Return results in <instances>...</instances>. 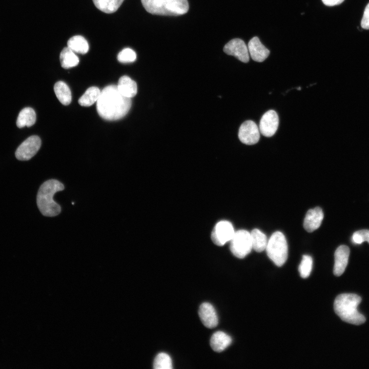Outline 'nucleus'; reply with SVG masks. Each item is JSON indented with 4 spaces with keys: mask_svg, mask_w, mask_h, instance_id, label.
I'll return each instance as SVG.
<instances>
[{
    "mask_svg": "<svg viewBox=\"0 0 369 369\" xmlns=\"http://www.w3.org/2000/svg\"><path fill=\"white\" fill-rule=\"evenodd\" d=\"M131 107V98L121 95L117 86L114 85L105 87L96 101L98 114L101 118L109 121L122 118L128 113Z\"/></svg>",
    "mask_w": 369,
    "mask_h": 369,
    "instance_id": "f257e3e1",
    "label": "nucleus"
},
{
    "mask_svg": "<svg viewBox=\"0 0 369 369\" xmlns=\"http://www.w3.org/2000/svg\"><path fill=\"white\" fill-rule=\"evenodd\" d=\"M64 189V184L54 179L48 180L40 186L37 194L36 203L43 215L53 217L60 213L61 207L54 201L53 197L56 192Z\"/></svg>",
    "mask_w": 369,
    "mask_h": 369,
    "instance_id": "f03ea898",
    "label": "nucleus"
},
{
    "mask_svg": "<svg viewBox=\"0 0 369 369\" xmlns=\"http://www.w3.org/2000/svg\"><path fill=\"white\" fill-rule=\"evenodd\" d=\"M361 301V297L355 294L339 295L334 301V311L343 321L355 325L361 324L365 321V318L357 310Z\"/></svg>",
    "mask_w": 369,
    "mask_h": 369,
    "instance_id": "7ed1b4c3",
    "label": "nucleus"
},
{
    "mask_svg": "<svg viewBox=\"0 0 369 369\" xmlns=\"http://www.w3.org/2000/svg\"><path fill=\"white\" fill-rule=\"evenodd\" d=\"M146 10L152 14L161 15H179L189 10L187 0H141Z\"/></svg>",
    "mask_w": 369,
    "mask_h": 369,
    "instance_id": "20e7f679",
    "label": "nucleus"
},
{
    "mask_svg": "<svg viewBox=\"0 0 369 369\" xmlns=\"http://www.w3.org/2000/svg\"><path fill=\"white\" fill-rule=\"evenodd\" d=\"M265 250L275 264L278 266L283 265L288 254V244L283 234L279 231L274 232L268 240Z\"/></svg>",
    "mask_w": 369,
    "mask_h": 369,
    "instance_id": "39448f33",
    "label": "nucleus"
},
{
    "mask_svg": "<svg viewBox=\"0 0 369 369\" xmlns=\"http://www.w3.org/2000/svg\"><path fill=\"white\" fill-rule=\"evenodd\" d=\"M230 242L232 253L239 258H244L253 249L251 234L244 230L235 232Z\"/></svg>",
    "mask_w": 369,
    "mask_h": 369,
    "instance_id": "423d86ee",
    "label": "nucleus"
},
{
    "mask_svg": "<svg viewBox=\"0 0 369 369\" xmlns=\"http://www.w3.org/2000/svg\"><path fill=\"white\" fill-rule=\"evenodd\" d=\"M235 231L229 221L221 220L215 225L211 233V239L214 244L222 246L232 238Z\"/></svg>",
    "mask_w": 369,
    "mask_h": 369,
    "instance_id": "0eeeda50",
    "label": "nucleus"
},
{
    "mask_svg": "<svg viewBox=\"0 0 369 369\" xmlns=\"http://www.w3.org/2000/svg\"><path fill=\"white\" fill-rule=\"evenodd\" d=\"M41 140L36 135H32L23 141L16 150V158L19 160H28L33 157L39 150Z\"/></svg>",
    "mask_w": 369,
    "mask_h": 369,
    "instance_id": "6e6552de",
    "label": "nucleus"
},
{
    "mask_svg": "<svg viewBox=\"0 0 369 369\" xmlns=\"http://www.w3.org/2000/svg\"><path fill=\"white\" fill-rule=\"evenodd\" d=\"M238 137L241 142L248 145L256 144L260 138V131L257 125L252 120L243 122L239 129Z\"/></svg>",
    "mask_w": 369,
    "mask_h": 369,
    "instance_id": "1a4fd4ad",
    "label": "nucleus"
},
{
    "mask_svg": "<svg viewBox=\"0 0 369 369\" xmlns=\"http://www.w3.org/2000/svg\"><path fill=\"white\" fill-rule=\"evenodd\" d=\"M223 51L228 55L235 56L243 63H248L249 60L248 46L241 39L234 38L229 41L224 46Z\"/></svg>",
    "mask_w": 369,
    "mask_h": 369,
    "instance_id": "9d476101",
    "label": "nucleus"
},
{
    "mask_svg": "<svg viewBox=\"0 0 369 369\" xmlns=\"http://www.w3.org/2000/svg\"><path fill=\"white\" fill-rule=\"evenodd\" d=\"M279 125V117L274 110L265 112L262 116L259 124V131L265 137H271L275 134Z\"/></svg>",
    "mask_w": 369,
    "mask_h": 369,
    "instance_id": "9b49d317",
    "label": "nucleus"
},
{
    "mask_svg": "<svg viewBox=\"0 0 369 369\" xmlns=\"http://www.w3.org/2000/svg\"><path fill=\"white\" fill-rule=\"evenodd\" d=\"M198 314L203 324L212 329L218 324V317L214 308L209 303L204 302L199 307Z\"/></svg>",
    "mask_w": 369,
    "mask_h": 369,
    "instance_id": "f8f14e48",
    "label": "nucleus"
},
{
    "mask_svg": "<svg viewBox=\"0 0 369 369\" xmlns=\"http://www.w3.org/2000/svg\"><path fill=\"white\" fill-rule=\"evenodd\" d=\"M350 255V249L345 245L339 246L334 254L335 263L333 272L335 276L341 275L347 265Z\"/></svg>",
    "mask_w": 369,
    "mask_h": 369,
    "instance_id": "ddd939ff",
    "label": "nucleus"
},
{
    "mask_svg": "<svg viewBox=\"0 0 369 369\" xmlns=\"http://www.w3.org/2000/svg\"><path fill=\"white\" fill-rule=\"evenodd\" d=\"M249 55L255 61L262 62L269 55L270 51L261 43L258 37H253L248 45Z\"/></svg>",
    "mask_w": 369,
    "mask_h": 369,
    "instance_id": "4468645a",
    "label": "nucleus"
},
{
    "mask_svg": "<svg viewBox=\"0 0 369 369\" xmlns=\"http://www.w3.org/2000/svg\"><path fill=\"white\" fill-rule=\"evenodd\" d=\"M323 219V213L320 207L309 210L305 216L303 227L308 232H312L321 225Z\"/></svg>",
    "mask_w": 369,
    "mask_h": 369,
    "instance_id": "2eb2a0df",
    "label": "nucleus"
},
{
    "mask_svg": "<svg viewBox=\"0 0 369 369\" xmlns=\"http://www.w3.org/2000/svg\"><path fill=\"white\" fill-rule=\"evenodd\" d=\"M117 87L121 94L126 97L131 98L137 94V87L136 82L128 76H121L119 79Z\"/></svg>",
    "mask_w": 369,
    "mask_h": 369,
    "instance_id": "dca6fc26",
    "label": "nucleus"
},
{
    "mask_svg": "<svg viewBox=\"0 0 369 369\" xmlns=\"http://www.w3.org/2000/svg\"><path fill=\"white\" fill-rule=\"evenodd\" d=\"M232 342V339L226 333L218 331L214 333L210 339V345L213 350L221 352L228 347Z\"/></svg>",
    "mask_w": 369,
    "mask_h": 369,
    "instance_id": "f3484780",
    "label": "nucleus"
},
{
    "mask_svg": "<svg viewBox=\"0 0 369 369\" xmlns=\"http://www.w3.org/2000/svg\"><path fill=\"white\" fill-rule=\"evenodd\" d=\"M36 118V113L32 108H25L18 114L16 125L19 128L31 127L35 124Z\"/></svg>",
    "mask_w": 369,
    "mask_h": 369,
    "instance_id": "a211bd4d",
    "label": "nucleus"
},
{
    "mask_svg": "<svg viewBox=\"0 0 369 369\" xmlns=\"http://www.w3.org/2000/svg\"><path fill=\"white\" fill-rule=\"evenodd\" d=\"M55 95L59 101L64 105H68L71 102V91L68 85L62 81L56 82L54 86Z\"/></svg>",
    "mask_w": 369,
    "mask_h": 369,
    "instance_id": "6ab92c4d",
    "label": "nucleus"
},
{
    "mask_svg": "<svg viewBox=\"0 0 369 369\" xmlns=\"http://www.w3.org/2000/svg\"><path fill=\"white\" fill-rule=\"evenodd\" d=\"M67 47L74 53L85 54L89 50L87 41L80 35H75L71 37L67 42Z\"/></svg>",
    "mask_w": 369,
    "mask_h": 369,
    "instance_id": "aec40b11",
    "label": "nucleus"
},
{
    "mask_svg": "<svg viewBox=\"0 0 369 369\" xmlns=\"http://www.w3.org/2000/svg\"><path fill=\"white\" fill-rule=\"evenodd\" d=\"M59 59L61 66L64 69L75 67L79 63L78 57L68 47L63 48L60 52Z\"/></svg>",
    "mask_w": 369,
    "mask_h": 369,
    "instance_id": "412c9836",
    "label": "nucleus"
},
{
    "mask_svg": "<svg viewBox=\"0 0 369 369\" xmlns=\"http://www.w3.org/2000/svg\"><path fill=\"white\" fill-rule=\"evenodd\" d=\"M250 234L253 249L257 252L265 250L268 242L266 235L257 229H253Z\"/></svg>",
    "mask_w": 369,
    "mask_h": 369,
    "instance_id": "4be33fe9",
    "label": "nucleus"
},
{
    "mask_svg": "<svg viewBox=\"0 0 369 369\" xmlns=\"http://www.w3.org/2000/svg\"><path fill=\"white\" fill-rule=\"evenodd\" d=\"M95 7L104 13L116 12L124 0H92Z\"/></svg>",
    "mask_w": 369,
    "mask_h": 369,
    "instance_id": "5701e85b",
    "label": "nucleus"
},
{
    "mask_svg": "<svg viewBox=\"0 0 369 369\" xmlns=\"http://www.w3.org/2000/svg\"><path fill=\"white\" fill-rule=\"evenodd\" d=\"M101 91L97 87L89 88L79 98L78 103L84 107H89L96 102L99 98Z\"/></svg>",
    "mask_w": 369,
    "mask_h": 369,
    "instance_id": "b1692460",
    "label": "nucleus"
},
{
    "mask_svg": "<svg viewBox=\"0 0 369 369\" xmlns=\"http://www.w3.org/2000/svg\"><path fill=\"white\" fill-rule=\"evenodd\" d=\"M153 367L155 369H171L173 368L172 360L167 354H158L154 360Z\"/></svg>",
    "mask_w": 369,
    "mask_h": 369,
    "instance_id": "393cba45",
    "label": "nucleus"
},
{
    "mask_svg": "<svg viewBox=\"0 0 369 369\" xmlns=\"http://www.w3.org/2000/svg\"><path fill=\"white\" fill-rule=\"evenodd\" d=\"M312 266V258L308 255H303L298 268L300 276L303 278H308L311 273Z\"/></svg>",
    "mask_w": 369,
    "mask_h": 369,
    "instance_id": "a878e982",
    "label": "nucleus"
},
{
    "mask_svg": "<svg viewBox=\"0 0 369 369\" xmlns=\"http://www.w3.org/2000/svg\"><path fill=\"white\" fill-rule=\"evenodd\" d=\"M136 59L135 52L130 48L122 50L117 55L118 60L122 63H129L134 61Z\"/></svg>",
    "mask_w": 369,
    "mask_h": 369,
    "instance_id": "bb28decb",
    "label": "nucleus"
},
{
    "mask_svg": "<svg viewBox=\"0 0 369 369\" xmlns=\"http://www.w3.org/2000/svg\"><path fill=\"white\" fill-rule=\"evenodd\" d=\"M352 239L356 244H361L364 241H367L369 243V230H361L354 232Z\"/></svg>",
    "mask_w": 369,
    "mask_h": 369,
    "instance_id": "cd10ccee",
    "label": "nucleus"
},
{
    "mask_svg": "<svg viewBox=\"0 0 369 369\" xmlns=\"http://www.w3.org/2000/svg\"><path fill=\"white\" fill-rule=\"evenodd\" d=\"M361 27L369 29V3L366 5L361 22Z\"/></svg>",
    "mask_w": 369,
    "mask_h": 369,
    "instance_id": "c85d7f7f",
    "label": "nucleus"
},
{
    "mask_svg": "<svg viewBox=\"0 0 369 369\" xmlns=\"http://www.w3.org/2000/svg\"><path fill=\"white\" fill-rule=\"evenodd\" d=\"M344 0H322L323 3L327 6H333L342 3Z\"/></svg>",
    "mask_w": 369,
    "mask_h": 369,
    "instance_id": "c756f323",
    "label": "nucleus"
}]
</instances>
